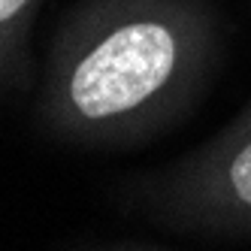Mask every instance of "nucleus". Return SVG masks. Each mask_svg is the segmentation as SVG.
<instances>
[{
    "mask_svg": "<svg viewBox=\"0 0 251 251\" xmlns=\"http://www.w3.org/2000/svg\"><path fill=\"white\" fill-rule=\"evenodd\" d=\"M215 61L203 0H82L51 40L40 121L85 146L146 139L191 109Z\"/></svg>",
    "mask_w": 251,
    "mask_h": 251,
    "instance_id": "nucleus-1",
    "label": "nucleus"
},
{
    "mask_svg": "<svg viewBox=\"0 0 251 251\" xmlns=\"http://www.w3.org/2000/svg\"><path fill=\"white\" fill-rule=\"evenodd\" d=\"M164 218L212 236H251V130L224 127L151 188Z\"/></svg>",
    "mask_w": 251,
    "mask_h": 251,
    "instance_id": "nucleus-2",
    "label": "nucleus"
},
{
    "mask_svg": "<svg viewBox=\"0 0 251 251\" xmlns=\"http://www.w3.org/2000/svg\"><path fill=\"white\" fill-rule=\"evenodd\" d=\"M43 0H0V91L22 85L27 73V33Z\"/></svg>",
    "mask_w": 251,
    "mask_h": 251,
    "instance_id": "nucleus-3",
    "label": "nucleus"
},
{
    "mask_svg": "<svg viewBox=\"0 0 251 251\" xmlns=\"http://www.w3.org/2000/svg\"><path fill=\"white\" fill-rule=\"evenodd\" d=\"M227 127H236V130H251V100H248L245 109H242L236 118H233V121L227 124Z\"/></svg>",
    "mask_w": 251,
    "mask_h": 251,
    "instance_id": "nucleus-4",
    "label": "nucleus"
}]
</instances>
